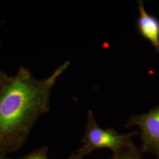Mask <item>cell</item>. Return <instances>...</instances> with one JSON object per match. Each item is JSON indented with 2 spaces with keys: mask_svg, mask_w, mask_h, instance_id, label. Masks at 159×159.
I'll return each mask as SVG.
<instances>
[{
  "mask_svg": "<svg viewBox=\"0 0 159 159\" xmlns=\"http://www.w3.org/2000/svg\"><path fill=\"white\" fill-rule=\"evenodd\" d=\"M21 159H48V148L44 146L37 148L30 153L24 156Z\"/></svg>",
  "mask_w": 159,
  "mask_h": 159,
  "instance_id": "cell-6",
  "label": "cell"
},
{
  "mask_svg": "<svg viewBox=\"0 0 159 159\" xmlns=\"http://www.w3.org/2000/svg\"><path fill=\"white\" fill-rule=\"evenodd\" d=\"M0 159H10L8 157H7L5 156V155H2V154H0Z\"/></svg>",
  "mask_w": 159,
  "mask_h": 159,
  "instance_id": "cell-9",
  "label": "cell"
},
{
  "mask_svg": "<svg viewBox=\"0 0 159 159\" xmlns=\"http://www.w3.org/2000/svg\"><path fill=\"white\" fill-rule=\"evenodd\" d=\"M137 131L125 134H120L113 127L102 129L97 123L91 110L87 113V121L85 125L84 136L82 139L83 147L77 152L84 156L98 149L107 148L114 153H117L134 144L132 139L136 135Z\"/></svg>",
  "mask_w": 159,
  "mask_h": 159,
  "instance_id": "cell-2",
  "label": "cell"
},
{
  "mask_svg": "<svg viewBox=\"0 0 159 159\" xmlns=\"http://www.w3.org/2000/svg\"><path fill=\"white\" fill-rule=\"evenodd\" d=\"M83 157H84L83 156H82V155H81V154H80L77 153L73 155L71 157H70L68 159H83Z\"/></svg>",
  "mask_w": 159,
  "mask_h": 159,
  "instance_id": "cell-8",
  "label": "cell"
},
{
  "mask_svg": "<svg viewBox=\"0 0 159 159\" xmlns=\"http://www.w3.org/2000/svg\"><path fill=\"white\" fill-rule=\"evenodd\" d=\"M69 64L63 63L45 79L24 67L10 77L0 94V154L16 152L26 142L37 120L50 111L51 89Z\"/></svg>",
  "mask_w": 159,
  "mask_h": 159,
  "instance_id": "cell-1",
  "label": "cell"
},
{
  "mask_svg": "<svg viewBox=\"0 0 159 159\" xmlns=\"http://www.w3.org/2000/svg\"><path fill=\"white\" fill-rule=\"evenodd\" d=\"M140 16L137 21V29L143 37L148 40L156 51L159 52V20L148 14L143 1H138Z\"/></svg>",
  "mask_w": 159,
  "mask_h": 159,
  "instance_id": "cell-4",
  "label": "cell"
},
{
  "mask_svg": "<svg viewBox=\"0 0 159 159\" xmlns=\"http://www.w3.org/2000/svg\"><path fill=\"white\" fill-rule=\"evenodd\" d=\"M110 159H142V157L139 149L134 145L120 152L114 153Z\"/></svg>",
  "mask_w": 159,
  "mask_h": 159,
  "instance_id": "cell-5",
  "label": "cell"
},
{
  "mask_svg": "<svg viewBox=\"0 0 159 159\" xmlns=\"http://www.w3.org/2000/svg\"><path fill=\"white\" fill-rule=\"evenodd\" d=\"M0 44H1V39H0Z\"/></svg>",
  "mask_w": 159,
  "mask_h": 159,
  "instance_id": "cell-11",
  "label": "cell"
},
{
  "mask_svg": "<svg viewBox=\"0 0 159 159\" xmlns=\"http://www.w3.org/2000/svg\"><path fill=\"white\" fill-rule=\"evenodd\" d=\"M10 77L0 70V94L7 84Z\"/></svg>",
  "mask_w": 159,
  "mask_h": 159,
  "instance_id": "cell-7",
  "label": "cell"
},
{
  "mask_svg": "<svg viewBox=\"0 0 159 159\" xmlns=\"http://www.w3.org/2000/svg\"><path fill=\"white\" fill-rule=\"evenodd\" d=\"M157 159H159V154H158V156H157Z\"/></svg>",
  "mask_w": 159,
  "mask_h": 159,
  "instance_id": "cell-10",
  "label": "cell"
},
{
  "mask_svg": "<svg viewBox=\"0 0 159 159\" xmlns=\"http://www.w3.org/2000/svg\"><path fill=\"white\" fill-rule=\"evenodd\" d=\"M133 125L141 129L143 151L159 154V106L148 113L131 116L125 127Z\"/></svg>",
  "mask_w": 159,
  "mask_h": 159,
  "instance_id": "cell-3",
  "label": "cell"
}]
</instances>
